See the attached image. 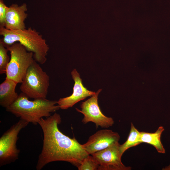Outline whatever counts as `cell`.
Returning a JSON list of instances; mask_svg holds the SVG:
<instances>
[{
    "label": "cell",
    "instance_id": "1",
    "mask_svg": "<svg viewBox=\"0 0 170 170\" xmlns=\"http://www.w3.org/2000/svg\"><path fill=\"white\" fill-rule=\"evenodd\" d=\"M61 122L60 115L54 112L38 122L43 138L41 152L36 166L42 169L48 164L55 161H64L77 167L88 154L74 137L70 138L62 133L58 127Z\"/></svg>",
    "mask_w": 170,
    "mask_h": 170
},
{
    "label": "cell",
    "instance_id": "2",
    "mask_svg": "<svg viewBox=\"0 0 170 170\" xmlns=\"http://www.w3.org/2000/svg\"><path fill=\"white\" fill-rule=\"evenodd\" d=\"M0 35L3 37L0 42L5 47L15 42L20 43L26 50L33 53L34 60L40 64L45 63L49 47L42 36L31 27L18 30H9L0 27Z\"/></svg>",
    "mask_w": 170,
    "mask_h": 170
},
{
    "label": "cell",
    "instance_id": "3",
    "mask_svg": "<svg viewBox=\"0 0 170 170\" xmlns=\"http://www.w3.org/2000/svg\"><path fill=\"white\" fill-rule=\"evenodd\" d=\"M22 93L11 105L6 108V111L17 117H20L29 123L34 125L38 124L40 119L47 117L56 112L60 108L57 101L46 99H37L30 100Z\"/></svg>",
    "mask_w": 170,
    "mask_h": 170
},
{
    "label": "cell",
    "instance_id": "4",
    "mask_svg": "<svg viewBox=\"0 0 170 170\" xmlns=\"http://www.w3.org/2000/svg\"><path fill=\"white\" fill-rule=\"evenodd\" d=\"M21 83L20 91L29 98H46L49 77L35 60L28 68Z\"/></svg>",
    "mask_w": 170,
    "mask_h": 170
},
{
    "label": "cell",
    "instance_id": "5",
    "mask_svg": "<svg viewBox=\"0 0 170 170\" xmlns=\"http://www.w3.org/2000/svg\"><path fill=\"white\" fill-rule=\"evenodd\" d=\"M6 48L10 52V60L7 68L5 79L21 83L28 68L35 60L33 53L18 42Z\"/></svg>",
    "mask_w": 170,
    "mask_h": 170
},
{
    "label": "cell",
    "instance_id": "6",
    "mask_svg": "<svg viewBox=\"0 0 170 170\" xmlns=\"http://www.w3.org/2000/svg\"><path fill=\"white\" fill-rule=\"evenodd\" d=\"M29 122L20 119L0 138V166L9 164L18 159L20 150L16 146L18 135Z\"/></svg>",
    "mask_w": 170,
    "mask_h": 170
},
{
    "label": "cell",
    "instance_id": "7",
    "mask_svg": "<svg viewBox=\"0 0 170 170\" xmlns=\"http://www.w3.org/2000/svg\"><path fill=\"white\" fill-rule=\"evenodd\" d=\"M99 89L95 94L81 104V110L76 108V111L84 115L82 122L86 124L92 122L95 124L97 128L99 126L107 128L112 126L114 123L113 118L104 115L101 112L98 103V96L101 91Z\"/></svg>",
    "mask_w": 170,
    "mask_h": 170
},
{
    "label": "cell",
    "instance_id": "8",
    "mask_svg": "<svg viewBox=\"0 0 170 170\" xmlns=\"http://www.w3.org/2000/svg\"><path fill=\"white\" fill-rule=\"evenodd\" d=\"M120 144L116 142L106 148L92 155L99 165L98 170H131L130 166L122 163L120 150Z\"/></svg>",
    "mask_w": 170,
    "mask_h": 170
},
{
    "label": "cell",
    "instance_id": "9",
    "mask_svg": "<svg viewBox=\"0 0 170 170\" xmlns=\"http://www.w3.org/2000/svg\"><path fill=\"white\" fill-rule=\"evenodd\" d=\"M120 138L117 132L110 129H102L89 137L87 142L82 146L88 154L92 155L118 141Z\"/></svg>",
    "mask_w": 170,
    "mask_h": 170
},
{
    "label": "cell",
    "instance_id": "10",
    "mask_svg": "<svg viewBox=\"0 0 170 170\" xmlns=\"http://www.w3.org/2000/svg\"><path fill=\"white\" fill-rule=\"evenodd\" d=\"M71 73L74 81L73 93L71 95L61 98L57 101V105L60 109L63 110L72 107L77 103L87 97L93 96L95 93L84 86L80 74L76 69H74Z\"/></svg>",
    "mask_w": 170,
    "mask_h": 170
},
{
    "label": "cell",
    "instance_id": "11",
    "mask_svg": "<svg viewBox=\"0 0 170 170\" xmlns=\"http://www.w3.org/2000/svg\"><path fill=\"white\" fill-rule=\"evenodd\" d=\"M27 9V6L26 3L20 6L12 4L8 8L4 27L7 29L11 30L26 29L24 22L28 15L26 13Z\"/></svg>",
    "mask_w": 170,
    "mask_h": 170
},
{
    "label": "cell",
    "instance_id": "12",
    "mask_svg": "<svg viewBox=\"0 0 170 170\" xmlns=\"http://www.w3.org/2000/svg\"><path fill=\"white\" fill-rule=\"evenodd\" d=\"M17 83L10 79L5 80L0 84V105L5 108L9 106L18 98L15 91Z\"/></svg>",
    "mask_w": 170,
    "mask_h": 170
},
{
    "label": "cell",
    "instance_id": "13",
    "mask_svg": "<svg viewBox=\"0 0 170 170\" xmlns=\"http://www.w3.org/2000/svg\"><path fill=\"white\" fill-rule=\"evenodd\" d=\"M164 130L163 127L160 126L154 133L140 132L141 143H145L153 146L158 152L165 154V150L161 140V136Z\"/></svg>",
    "mask_w": 170,
    "mask_h": 170
},
{
    "label": "cell",
    "instance_id": "14",
    "mask_svg": "<svg viewBox=\"0 0 170 170\" xmlns=\"http://www.w3.org/2000/svg\"><path fill=\"white\" fill-rule=\"evenodd\" d=\"M141 143L140 132L131 123L130 131L127 139L123 144L120 145V150L121 155L122 156L128 149Z\"/></svg>",
    "mask_w": 170,
    "mask_h": 170
},
{
    "label": "cell",
    "instance_id": "15",
    "mask_svg": "<svg viewBox=\"0 0 170 170\" xmlns=\"http://www.w3.org/2000/svg\"><path fill=\"white\" fill-rule=\"evenodd\" d=\"M8 49L0 42V74L5 73L10 57L8 54Z\"/></svg>",
    "mask_w": 170,
    "mask_h": 170
},
{
    "label": "cell",
    "instance_id": "16",
    "mask_svg": "<svg viewBox=\"0 0 170 170\" xmlns=\"http://www.w3.org/2000/svg\"><path fill=\"white\" fill-rule=\"evenodd\" d=\"M99 165L93 156L90 155L77 167L79 170H98Z\"/></svg>",
    "mask_w": 170,
    "mask_h": 170
},
{
    "label": "cell",
    "instance_id": "17",
    "mask_svg": "<svg viewBox=\"0 0 170 170\" xmlns=\"http://www.w3.org/2000/svg\"><path fill=\"white\" fill-rule=\"evenodd\" d=\"M8 7L3 0H0V27H4L5 19Z\"/></svg>",
    "mask_w": 170,
    "mask_h": 170
},
{
    "label": "cell",
    "instance_id": "18",
    "mask_svg": "<svg viewBox=\"0 0 170 170\" xmlns=\"http://www.w3.org/2000/svg\"><path fill=\"white\" fill-rule=\"evenodd\" d=\"M162 169L163 170H170V164L168 166H166Z\"/></svg>",
    "mask_w": 170,
    "mask_h": 170
}]
</instances>
